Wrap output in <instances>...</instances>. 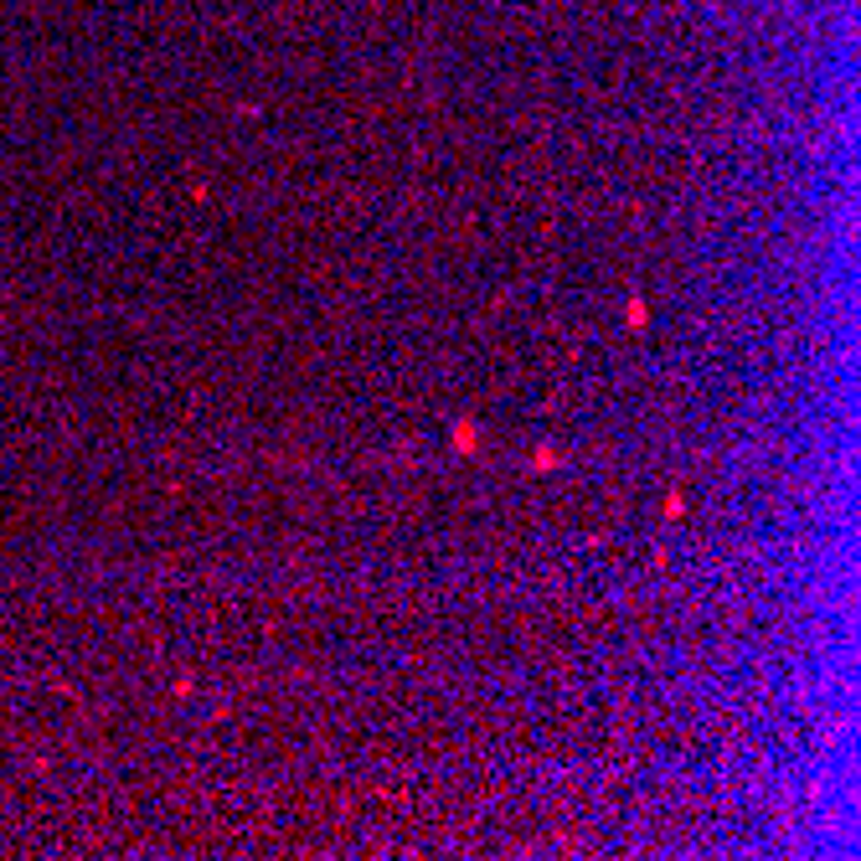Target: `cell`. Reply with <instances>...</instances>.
Instances as JSON below:
<instances>
[{"label": "cell", "mask_w": 861, "mask_h": 861, "mask_svg": "<svg viewBox=\"0 0 861 861\" xmlns=\"http://www.w3.org/2000/svg\"><path fill=\"white\" fill-rule=\"evenodd\" d=\"M454 444L465 449V454H475V423H459V428H454Z\"/></svg>", "instance_id": "cell-1"}, {"label": "cell", "mask_w": 861, "mask_h": 861, "mask_svg": "<svg viewBox=\"0 0 861 861\" xmlns=\"http://www.w3.org/2000/svg\"><path fill=\"white\" fill-rule=\"evenodd\" d=\"M629 325H645V300H629Z\"/></svg>", "instance_id": "cell-2"}]
</instances>
